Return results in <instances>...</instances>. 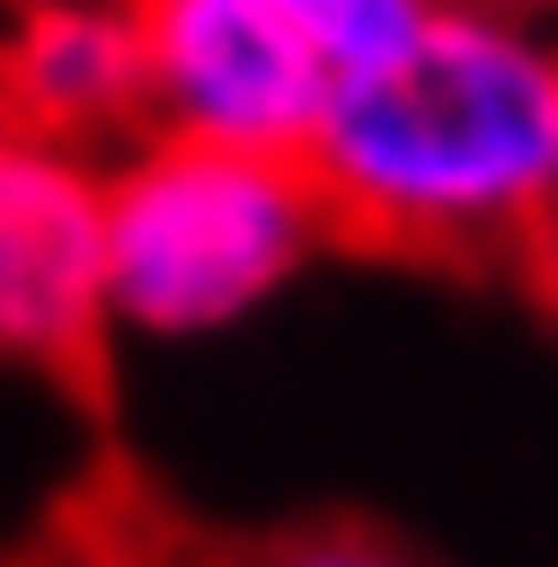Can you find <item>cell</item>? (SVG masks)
<instances>
[{
  "label": "cell",
  "mask_w": 558,
  "mask_h": 567,
  "mask_svg": "<svg viewBox=\"0 0 558 567\" xmlns=\"http://www.w3.org/2000/svg\"><path fill=\"white\" fill-rule=\"evenodd\" d=\"M301 168L328 230L372 248H531L558 168V35H540L531 9L434 0L407 44L328 80Z\"/></svg>",
  "instance_id": "6da1fadb"
},
{
  "label": "cell",
  "mask_w": 558,
  "mask_h": 567,
  "mask_svg": "<svg viewBox=\"0 0 558 567\" xmlns=\"http://www.w3.org/2000/svg\"><path fill=\"white\" fill-rule=\"evenodd\" d=\"M328 239V204L301 159L133 142L106 168V310L133 337H213L283 292Z\"/></svg>",
  "instance_id": "7a4b0ae2"
},
{
  "label": "cell",
  "mask_w": 558,
  "mask_h": 567,
  "mask_svg": "<svg viewBox=\"0 0 558 567\" xmlns=\"http://www.w3.org/2000/svg\"><path fill=\"white\" fill-rule=\"evenodd\" d=\"M142 35V124L168 142L301 159L328 106V62L266 0H124Z\"/></svg>",
  "instance_id": "3957f363"
},
{
  "label": "cell",
  "mask_w": 558,
  "mask_h": 567,
  "mask_svg": "<svg viewBox=\"0 0 558 567\" xmlns=\"http://www.w3.org/2000/svg\"><path fill=\"white\" fill-rule=\"evenodd\" d=\"M106 168L53 142H0V363L89 372L106 346Z\"/></svg>",
  "instance_id": "277c9868"
},
{
  "label": "cell",
  "mask_w": 558,
  "mask_h": 567,
  "mask_svg": "<svg viewBox=\"0 0 558 567\" xmlns=\"http://www.w3.org/2000/svg\"><path fill=\"white\" fill-rule=\"evenodd\" d=\"M0 115L18 142L97 159L142 124V35L124 0H44L0 18Z\"/></svg>",
  "instance_id": "5b68a950"
},
{
  "label": "cell",
  "mask_w": 558,
  "mask_h": 567,
  "mask_svg": "<svg viewBox=\"0 0 558 567\" xmlns=\"http://www.w3.org/2000/svg\"><path fill=\"white\" fill-rule=\"evenodd\" d=\"M266 9H275L328 71H363V62H381L390 44H407L434 0H266Z\"/></svg>",
  "instance_id": "8992f818"
},
{
  "label": "cell",
  "mask_w": 558,
  "mask_h": 567,
  "mask_svg": "<svg viewBox=\"0 0 558 567\" xmlns=\"http://www.w3.org/2000/svg\"><path fill=\"white\" fill-rule=\"evenodd\" d=\"M283 567H407V558H390L381 540H310V549H292Z\"/></svg>",
  "instance_id": "52a82bcc"
},
{
  "label": "cell",
  "mask_w": 558,
  "mask_h": 567,
  "mask_svg": "<svg viewBox=\"0 0 558 567\" xmlns=\"http://www.w3.org/2000/svg\"><path fill=\"white\" fill-rule=\"evenodd\" d=\"M531 248H540V266L558 275V168H549V204H540V230H531Z\"/></svg>",
  "instance_id": "ba28073f"
},
{
  "label": "cell",
  "mask_w": 558,
  "mask_h": 567,
  "mask_svg": "<svg viewBox=\"0 0 558 567\" xmlns=\"http://www.w3.org/2000/svg\"><path fill=\"white\" fill-rule=\"evenodd\" d=\"M18 9H44V0H0V18H18Z\"/></svg>",
  "instance_id": "9c48e42d"
},
{
  "label": "cell",
  "mask_w": 558,
  "mask_h": 567,
  "mask_svg": "<svg viewBox=\"0 0 558 567\" xmlns=\"http://www.w3.org/2000/svg\"><path fill=\"white\" fill-rule=\"evenodd\" d=\"M496 9H540V0H496Z\"/></svg>",
  "instance_id": "30bf717a"
},
{
  "label": "cell",
  "mask_w": 558,
  "mask_h": 567,
  "mask_svg": "<svg viewBox=\"0 0 558 567\" xmlns=\"http://www.w3.org/2000/svg\"><path fill=\"white\" fill-rule=\"evenodd\" d=\"M0 142H9V115H0Z\"/></svg>",
  "instance_id": "8fae6325"
}]
</instances>
